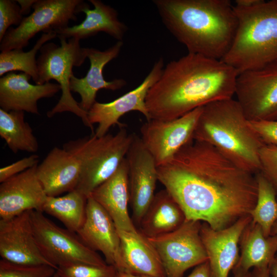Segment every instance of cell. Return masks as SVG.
<instances>
[{
    "label": "cell",
    "instance_id": "cell-1",
    "mask_svg": "<svg viewBox=\"0 0 277 277\" xmlns=\"http://www.w3.org/2000/svg\"><path fill=\"white\" fill-rule=\"evenodd\" d=\"M157 174L186 220L203 221L214 230L250 214L256 203L255 174L204 142L192 138L169 164L157 167Z\"/></svg>",
    "mask_w": 277,
    "mask_h": 277
},
{
    "label": "cell",
    "instance_id": "cell-2",
    "mask_svg": "<svg viewBox=\"0 0 277 277\" xmlns=\"http://www.w3.org/2000/svg\"><path fill=\"white\" fill-rule=\"evenodd\" d=\"M238 74L222 60L194 53L170 61L148 92L150 119L172 120L211 103L233 98Z\"/></svg>",
    "mask_w": 277,
    "mask_h": 277
},
{
    "label": "cell",
    "instance_id": "cell-3",
    "mask_svg": "<svg viewBox=\"0 0 277 277\" xmlns=\"http://www.w3.org/2000/svg\"><path fill=\"white\" fill-rule=\"evenodd\" d=\"M168 31L188 53L222 60L238 27L229 0H153Z\"/></svg>",
    "mask_w": 277,
    "mask_h": 277
},
{
    "label": "cell",
    "instance_id": "cell-4",
    "mask_svg": "<svg viewBox=\"0 0 277 277\" xmlns=\"http://www.w3.org/2000/svg\"><path fill=\"white\" fill-rule=\"evenodd\" d=\"M192 138L211 144L246 171L260 172V151L264 144L233 98L204 106Z\"/></svg>",
    "mask_w": 277,
    "mask_h": 277
},
{
    "label": "cell",
    "instance_id": "cell-5",
    "mask_svg": "<svg viewBox=\"0 0 277 277\" xmlns=\"http://www.w3.org/2000/svg\"><path fill=\"white\" fill-rule=\"evenodd\" d=\"M233 6L238 27L222 60L239 74L277 60V0H262L251 7Z\"/></svg>",
    "mask_w": 277,
    "mask_h": 277
},
{
    "label": "cell",
    "instance_id": "cell-6",
    "mask_svg": "<svg viewBox=\"0 0 277 277\" xmlns=\"http://www.w3.org/2000/svg\"><path fill=\"white\" fill-rule=\"evenodd\" d=\"M134 134H129L126 126L120 127L115 134L102 137L94 134L70 141L63 148L74 154L81 168V175L76 190L87 198L116 171L132 142Z\"/></svg>",
    "mask_w": 277,
    "mask_h": 277
},
{
    "label": "cell",
    "instance_id": "cell-7",
    "mask_svg": "<svg viewBox=\"0 0 277 277\" xmlns=\"http://www.w3.org/2000/svg\"><path fill=\"white\" fill-rule=\"evenodd\" d=\"M61 46L46 43L41 48L37 59L38 81L43 85L51 80H55L61 87L62 95L57 104L47 113L50 118L57 113L72 112L81 118L84 125L94 134L93 126L89 122L87 112L83 110L73 97L70 88L74 66H81L87 58L85 48H82L80 39L59 37Z\"/></svg>",
    "mask_w": 277,
    "mask_h": 277
},
{
    "label": "cell",
    "instance_id": "cell-8",
    "mask_svg": "<svg viewBox=\"0 0 277 277\" xmlns=\"http://www.w3.org/2000/svg\"><path fill=\"white\" fill-rule=\"evenodd\" d=\"M31 221L38 246L44 257L54 266L87 264L108 265L95 251L87 246L74 232L62 228L42 211L32 210Z\"/></svg>",
    "mask_w": 277,
    "mask_h": 277
},
{
    "label": "cell",
    "instance_id": "cell-9",
    "mask_svg": "<svg viewBox=\"0 0 277 277\" xmlns=\"http://www.w3.org/2000/svg\"><path fill=\"white\" fill-rule=\"evenodd\" d=\"M89 5L82 0H36L33 11L19 26L10 27L0 42L1 52L23 50L37 33L55 31L68 27L70 21Z\"/></svg>",
    "mask_w": 277,
    "mask_h": 277
},
{
    "label": "cell",
    "instance_id": "cell-10",
    "mask_svg": "<svg viewBox=\"0 0 277 277\" xmlns=\"http://www.w3.org/2000/svg\"><path fill=\"white\" fill-rule=\"evenodd\" d=\"M200 221L185 220L176 230L147 238L163 266L166 277H182L188 269L208 261L201 240Z\"/></svg>",
    "mask_w": 277,
    "mask_h": 277
},
{
    "label": "cell",
    "instance_id": "cell-11",
    "mask_svg": "<svg viewBox=\"0 0 277 277\" xmlns=\"http://www.w3.org/2000/svg\"><path fill=\"white\" fill-rule=\"evenodd\" d=\"M235 95L248 121L277 120V60L238 74Z\"/></svg>",
    "mask_w": 277,
    "mask_h": 277
},
{
    "label": "cell",
    "instance_id": "cell-12",
    "mask_svg": "<svg viewBox=\"0 0 277 277\" xmlns=\"http://www.w3.org/2000/svg\"><path fill=\"white\" fill-rule=\"evenodd\" d=\"M203 107L170 121H146L141 128V140L157 167L169 164L180 150L192 140Z\"/></svg>",
    "mask_w": 277,
    "mask_h": 277
},
{
    "label": "cell",
    "instance_id": "cell-13",
    "mask_svg": "<svg viewBox=\"0 0 277 277\" xmlns=\"http://www.w3.org/2000/svg\"><path fill=\"white\" fill-rule=\"evenodd\" d=\"M164 68V59L160 57L136 88L111 102H96L87 112L90 123L92 126L98 124L94 134L96 137H102L107 134L112 126L117 125L119 128L126 126L119 120L130 111H138L145 117L146 121L150 120L146 105V96L150 88L160 77Z\"/></svg>",
    "mask_w": 277,
    "mask_h": 277
},
{
    "label": "cell",
    "instance_id": "cell-14",
    "mask_svg": "<svg viewBox=\"0 0 277 277\" xmlns=\"http://www.w3.org/2000/svg\"><path fill=\"white\" fill-rule=\"evenodd\" d=\"M126 159L133 218L140 225L155 194L157 166L141 137L135 134Z\"/></svg>",
    "mask_w": 277,
    "mask_h": 277
},
{
    "label": "cell",
    "instance_id": "cell-15",
    "mask_svg": "<svg viewBox=\"0 0 277 277\" xmlns=\"http://www.w3.org/2000/svg\"><path fill=\"white\" fill-rule=\"evenodd\" d=\"M76 233L90 248L101 252L107 264L118 271L126 272L117 228L106 210L91 196L87 200L84 223Z\"/></svg>",
    "mask_w": 277,
    "mask_h": 277
},
{
    "label": "cell",
    "instance_id": "cell-16",
    "mask_svg": "<svg viewBox=\"0 0 277 277\" xmlns=\"http://www.w3.org/2000/svg\"><path fill=\"white\" fill-rule=\"evenodd\" d=\"M31 211L9 220H0L2 259L21 265H47L56 269L44 257L38 246L31 224Z\"/></svg>",
    "mask_w": 277,
    "mask_h": 277
},
{
    "label": "cell",
    "instance_id": "cell-17",
    "mask_svg": "<svg viewBox=\"0 0 277 277\" xmlns=\"http://www.w3.org/2000/svg\"><path fill=\"white\" fill-rule=\"evenodd\" d=\"M251 221L249 214L221 230L213 229L206 223L201 225L200 235L211 277H228L240 258L239 244L242 234Z\"/></svg>",
    "mask_w": 277,
    "mask_h": 277
},
{
    "label": "cell",
    "instance_id": "cell-18",
    "mask_svg": "<svg viewBox=\"0 0 277 277\" xmlns=\"http://www.w3.org/2000/svg\"><path fill=\"white\" fill-rule=\"evenodd\" d=\"M37 166L1 183V220H9L28 211L42 212L47 195L37 176Z\"/></svg>",
    "mask_w": 277,
    "mask_h": 277
},
{
    "label": "cell",
    "instance_id": "cell-19",
    "mask_svg": "<svg viewBox=\"0 0 277 277\" xmlns=\"http://www.w3.org/2000/svg\"><path fill=\"white\" fill-rule=\"evenodd\" d=\"M123 44V41H117L114 45L104 51L85 48L87 57L90 63V68L83 78H77L73 74L70 83L71 91L80 94L81 101L79 106L85 112H88L96 102L95 98L98 90L104 89L115 91L126 85L127 82L124 79L116 78L107 81L103 74L104 67L118 56Z\"/></svg>",
    "mask_w": 277,
    "mask_h": 277
},
{
    "label": "cell",
    "instance_id": "cell-20",
    "mask_svg": "<svg viewBox=\"0 0 277 277\" xmlns=\"http://www.w3.org/2000/svg\"><path fill=\"white\" fill-rule=\"evenodd\" d=\"M31 77L23 72H9L0 78V107L3 110L23 111L39 115L37 101L53 97L61 90L57 83L33 85Z\"/></svg>",
    "mask_w": 277,
    "mask_h": 277
},
{
    "label": "cell",
    "instance_id": "cell-21",
    "mask_svg": "<svg viewBox=\"0 0 277 277\" xmlns=\"http://www.w3.org/2000/svg\"><path fill=\"white\" fill-rule=\"evenodd\" d=\"M37 176L48 196L75 190L81 175L80 163L70 152L57 147L37 165Z\"/></svg>",
    "mask_w": 277,
    "mask_h": 277
},
{
    "label": "cell",
    "instance_id": "cell-22",
    "mask_svg": "<svg viewBox=\"0 0 277 277\" xmlns=\"http://www.w3.org/2000/svg\"><path fill=\"white\" fill-rule=\"evenodd\" d=\"M90 196L106 210L117 229L130 232L137 230L128 210L130 194L126 157L114 173L97 187Z\"/></svg>",
    "mask_w": 277,
    "mask_h": 277
},
{
    "label": "cell",
    "instance_id": "cell-23",
    "mask_svg": "<svg viewBox=\"0 0 277 277\" xmlns=\"http://www.w3.org/2000/svg\"><path fill=\"white\" fill-rule=\"evenodd\" d=\"M89 2L94 8H86L82 10L86 15L85 19L78 25L55 31L57 37L80 40L103 32L117 41H123L128 27L119 19L117 10L100 0H89Z\"/></svg>",
    "mask_w": 277,
    "mask_h": 277
},
{
    "label": "cell",
    "instance_id": "cell-24",
    "mask_svg": "<svg viewBox=\"0 0 277 277\" xmlns=\"http://www.w3.org/2000/svg\"><path fill=\"white\" fill-rule=\"evenodd\" d=\"M117 231L126 272L148 277H166L160 257L147 237L138 230Z\"/></svg>",
    "mask_w": 277,
    "mask_h": 277
},
{
    "label": "cell",
    "instance_id": "cell-25",
    "mask_svg": "<svg viewBox=\"0 0 277 277\" xmlns=\"http://www.w3.org/2000/svg\"><path fill=\"white\" fill-rule=\"evenodd\" d=\"M240 245L241 253L233 268L249 271L252 267L270 268L277 261V236L266 237L261 226L252 221L243 231Z\"/></svg>",
    "mask_w": 277,
    "mask_h": 277
},
{
    "label": "cell",
    "instance_id": "cell-26",
    "mask_svg": "<svg viewBox=\"0 0 277 277\" xmlns=\"http://www.w3.org/2000/svg\"><path fill=\"white\" fill-rule=\"evenodd\" d=\"M185 214L165 189L155 193L140 224L141 232L153 238L172 232L185 221Z\"/></svg>",
    "mask_w": 277,
    "mask_h": 277
},
{
    "label": "cell",
    "instance_id": "cell-27",
    "mask_svg": "<svg viewBox=\"0 0 277 277\" xmlns=\"http://www.w3.org/2000/svg\"><path fill=\"white\" fill-rule=\"evenodd\" d=\"M87 200L76 189L61 196H47L42 212L56 218L67 229L76 233L85 220Z\"/></svg>",
    "mask_w": 277,
    "mask_h": 277
},
{
    "label": "cell",
    "instance_id": "cell-28",
    "mask_svg": "<svg viewBox=\"0 0 277 277\" xmlns=\"http://www.w3.org/2000/svg\"><path fill=\"white\" fill-rule=\"evenodd\" d=\"M24 116L23 111L0 109V136L14 153L19 151L35 153L38 149L37 141Z\"/></svg>",
    "mask_w": 277,
    "mask_h": 277
},
{
    "label": "cell",
    "instance_id": "cell-29",
    "mask_svg": "<svg viewBox=\"0 0 277 277\" xmlns=\"http://www.w3.org/2000/svg\"><path fill=\"white\" fill-rule=\"evenodd\" d=\"M55 31L43 33L33 48L28 51L14 49L1 52L0 54V76L5 73L19 71L29 75L36 84L38 70L36 55L41 47L48 41L57 37Z\"/></svg>",
    "mask_w": 277,
    "mask_h": 277
},
{
    "label": "cell",
    "instance_id": "cell-30",
    "mask_svg": "<svg viewBox=\"0 0 277 277\" xmlns=\"http://www.w3.org/2000/svg\"><path fill=\"white\" fill-rule=\"evenodd\" d=\"M258 183L256 204L250 211L252 222L259 225L264 235H271L272 227L277 221L276 193L270 182L260 172L255 174Z\"/></svg>",
    "mask_w": 277,
    "mask_h": 277
},
{
    "label": "cell",
    "instance_id": "cell-31",
    "mask_svg": "<svg viewBox=\"0 0 277 277\" xmlns=\"http://www.w3.org/2000/svg\"><path fill=\"white\" fill-rule=\"evenodd\" d=\"M56 271L54 267L47 265H21L0 261V277H52Z\"/></svg>",
    "mask_w": 277,
    "mask_h": 277
},
{
    "label": "cell",
    "instance_id": "cell-32",
    "mask_svg": "<svg viewBox=\"0 0 277 277\" xmlns=\"http://www.w3.org/2000/svg\"><path fill=\"white\" fill-rule=\"evenodd\" d=\"M117 269L112 265L98 266L76 264L58 267L56 273L61 277H114Z\"/></svg>",
    "mask_w": 277,
    "mask_h": 277
},
{
    "label": "cell",
    "instance_id": "cell-33",
    "mask_svg": "<svg viewBox=\"0 0 277 277\" xmlns=\"http://www.w3.org/2000/svg\"><path fill=\"white\" fill-rule=\"evenodd\" d=\"M24 17L16 1L0 0V42L10 26H19Z\"/></svg>",
    "mask_w": 277,
    "mask_h": 277
},
{
    "label": "cell",
    "instance_id": "cell-34",
    "mask_svg": "<svg viewBox=\"0 0 277 277\" xmlns=\"http://www.w3.org/2000/svg\"><path fill=\"white\" fill-rule=\"evenodd\" d=\"M261 172L272 185L277 194V146L264 145L260 151Z\"/></svg>",
    "mask_w": 277,
    "mask_h": 277
},
{
    "label": "cell",
    "instance_id": "cell-35",
    "mask_svg": "<svg viewBox=\"0 0 277 277\" xmlns=\"http://www.w3.org/2000/svg\"><path fill=\"white\" fill-rule=\"evenodd\" d=\"M248 125L264 145L277 146V120L248 121Z\"/></svg>",
    "mask_w": 277,
    "mask_h": 277
},
{
    "label": "cell",
    "instance_id": "cell-36",
    "mask_svg": "<svg viewBox=\"0 0 277 277\" xmlns=\"http://www.w3.org/2000/svg\"><path fill=\"white\" fill-rule=\"evenodd\" d=\"M38 155L32 154L0 169L1 183L8 179L38 165Z\"/></svg>",
    "mask_w": 277,
    "mask_h": 277
},
{
    "label": "cell",
    "instance_id": "cell-37",
    "mask_svg": "<svg viewBox=\"0 0 277 277\" xmlns=\"http://www.w3.org/2000/svg\"><path fill=\"white\" fill-rule=\"evenodd\" d=\"M187 277H211L208 261L197 266Z\"/></svg>",
    "mask_w": 277,
    "mask_h": 277
},
{
    "label": "cell",
    "instance_id": "cell-38",
    "mask_svg": "<svg viewBox=\"0 0 277 277\" xmlns=\"http://www.w3.org/2000/svg\"><path fill=\"white\" fill-rule=\"evenodd\" d=\"M36 0H17L16 2L21 7L22 14H28L31 8Z\"/></svg>",
    "mask_w": 277,
    "mask_h": 277
},
{
    "label": "cell",
    "instance_id": "cell-39",
    "mask_svg": "<svg viewBox=\"0 0 277 277\" xmlns=\"http://www.w3.org/2000/svg\"><path fill=\"white\" fill-rule=\"evenodd\" d=\"M252 277H270V267L254 268Z\"/></svg>",
    "mask_w": 277,
    "mask_h": 277
},
{
    "label": "cell",
    "instance_id": "cell-40",
    "mask_svg": "<svg viewBox=\"0 0 277 277\" xmlns=\"http://www.w3.org/2000/svg\"><path fill=\"white\" fill-rule=\"evenodd\" d=\"M262 0H236L234 6L239 7H251L261 2Z\"/></svg>",
    "mask_w": 277,
    "mask_h": 277
},
{
    "label": "cell",
    "instance_id": "cell-41",
    "mask_svg": "<svg viewBox=\"0 0 277 277\" xmlns=\"http://www.w3.org/2000/svg\"><path fill=\"white\" fill-rule=\"evenodd\" d=\"M232 270L234 277H252L249 271H244L236 268H233Z\"/></svg>",
    "mask_w": 277,
    "mask_h": 277
},
{
    "label": "cell",
    "instance_id": "cell-42",
    "mask_svg": "<svg viewBox=\"0 0 277 277\" xmlns=\"http://www.w3.org/2000/svg\"><path fill=\"white\" fill-rule=\"evenodd\" d=\"M114 277H148L123 271H117Z\"/></svg>",
    "mask_w": 277,
    "mask_h": 277
},
{
    "label": "cell",
    "instance_id": "cell-43",
    "mask_svg": "<svg viewBox=\"0 0 277 277\" xmlns=\"http://www.w3.org/2000/svg\"><path fill=\"white\" fill-rule=\"evenodd\" d=\"M270 271L272 277H277V261L272 264L270 268Z\"/></svg>",
    "mask_w": 277,
    "mask_h": 277
},
{
    "label": "cell",
    "instance_id": "cell-44",
    "mask_svg": "<svg viewBox=\"0 0 277 277\" xmlns=\"http://www.w3.org/2000/svg\"><path fill=\"white\" fill-rule=\"evenodd\" d=\"M272 234H274L277 236V221L275 222L272 227L271 230V235ZM276 258L277 259V255L276 256Z\"/></svg>",
    "mask_w": 277,
    "mask_h": 277
},
{
    "label": "cell",
    "instance_id": "cell-45",
    "mask_svg": "<svg viewBox=\"0 0 277 277\" xmlns=\"http://www.w3.org/2000/svg\"><path fill=\"white\" fill-rule=\"evenodd\" d=\"M52 277H61V276L56 273H56Z\"/></svg>",
    "mask_w": 277,
    "mask_h": 277
}]
</instances>
